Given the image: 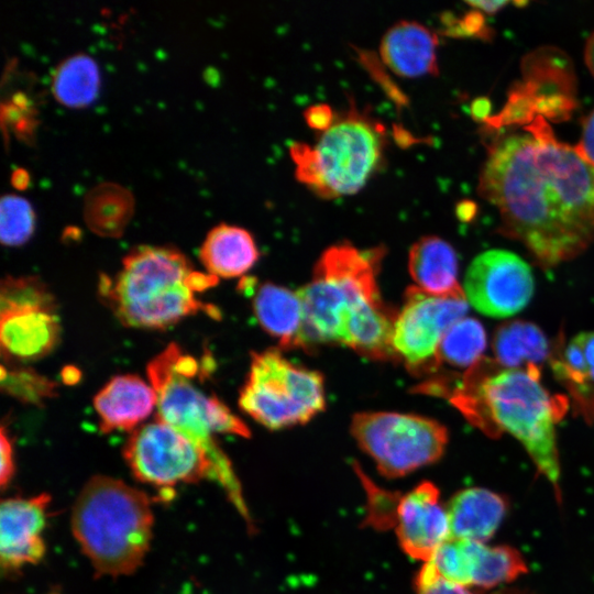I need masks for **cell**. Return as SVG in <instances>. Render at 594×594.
Instances as JSON below:
<instances>
[{"instance_id": "obj_36", "label": "cell", "mask_w": 594, "mask_h": 594, "mask_svg": "<svg viewBox=\"0 0 594 594\" xmlns=\"http://www.w3.org/2000/svg\"><path fill=\"white\" fill-rule=\"evenodd\" d=\"M584 61L590 73L594 76V32L586 41L584 48Z\"/></svg>"}, {"instance_id": "obj_5", "label": "cell", "mask_w": 594, "mask_h": 594, "mask_svg": "<svg viewBox=\"0 0 594 594\" xmlns=\"http://www.w3.org/2000/svg\"><path fill=\"white\" fill-rule=\"evenodd\" d=\"M210 367L199 366L176 343H170L147 365L150 384L157 395L156 418L172 426L207 452L218 481L229 492L238 509L245 514L238 480L215 433L249 437L250 430L217 396H207L195 383Z\"/></svg>"}, {"instance_id": "obj_11", "label": "cell", "mask_w": 594, "mask_h": 594, "mask_svg": "<svg viewBox=\"0 0 594 594\" xmlns=\"http://www.w3.org/2000/svg\"><path fill=\"white\" fill-rule=\"evenodd\" d=\"M465 299L430 295L416 286L407 289L394 322L392 345L414 373L437 370L440 342L454 323L465 318Z\"/></svg>"}, {"instance_id": "obj_4", "label": "cell", "mask_w": 594, "mask_h": 594, "mask_svg": "<svg viewBox=\"0 0 594 594\" xmlns=\"http://www.w3.org/2000/svg\"><path fill=\"white\" fill-rule=\"evenodd\" d=\"M153 513L144 492L121 480L91 477L72 510V531L97 575L133 573L152 539Z\"/></svg>"}, {"instance_id": "obj_21", "label": "cell", "mask_w": 594, "mask_h": 594, "mask_svg": "<svg viewBox=\"0 0 594 594\" xmlns=\"http://www.w3.org/2000/svg\"><path fill=\"white\" fill-rule=\"evenodd\" d=\"M199 256L207 273L232 278L243 275L255 264L258 250L248 230L220 223L206 235Z\"/></svg>"}, {"instance_id": "obj_24", "label": "cell", "mask_w": 594, "mask_h": 594, "mask_svg": "<svg viewBox=\"0 0 594 594\" xmlns=\"http://www.w3.org/2000/svg\"><path fill=\"white\" fill-rule=\"evenodd\" d=\"M99 88L96 62L86 54H75L64 59L54 70L52 90L55 98L69 107L90 103Z\"/></svg>"}, {"instance_id": "obj_23", "label": "cell", "mask_w": 594, "mask_h": 594, "mask_svg": "<svg viewBox=\"0 0 594 594\" xmlns=\"http://www.w3.org/2000/svg\"><path fill=\"white\" fill-rule=\"evenodd\" d=\"M493 350L499 365L519 369L539 365L549 355V343L539 327L515 320L502 324L495 332Z\"/></svg>"}, {"instance_id": "obj_3", "label": "cell", "mask_w": 594, "mask_h": 594, "mask_svg": "<svg viewBox=\"0 0 594 594\" xmlns=\"http://www.w3.org/2000/svg\"><path fill=\"white\" fill-rule=\"evenodd\" d=\"M218 284V277L196 271L186 255L169 246H139L123 258L113 277L102 276L99 293L128 327L166 329L182 319L219 311L196 297Z\"/></svg>"}, {"instance_id": "obj_7", "label": "cell", "mask_w": 594, "mask_h": 594, "mask_svg": "<svg viewBox=\"0 0 594 594\" xmlns=\"http://www.w3.org/2000/svg\"><path fill=\"white\" fill-rule=\"evenodd\" d=\"M386 140L385 125L352 101L314 144L292 143L296 178L324 199L355 194L382 166Z\"/></svg>"}, {"instance_id": "obj_22", "label": "cell", "mask_w": 594, "mask_h": 594, "mask_svg": "<svg viewBox=\"0 0 594 594\" xmlns=\"http://www.w3.org/2000/svg\"><path fill=\"white\" fill-rule=\"evenodd\" d=\"M262 328L286 349L301 346L302 305L297 292L272 283L258 286L253 297Z\"/></svg>"}, {"instance_id": "obj_13", "label": "cell", "mask_w": 594, "mask_h": 594, "mask_svg": "<svg viewBox=\"0 0 594 594\" xmlns=\"http://www.w3.org/2000/svg\"><path fill=\"white\" fill-rule=\"evenodd\" d=\"M428 562L441 579L464 587L490 588L527 572L516 549L463 539H448Z\"/></svg>"}, {"instance_id": "obj_1", "label": "cell", "mask_w": 594, "mask_h": 594, "mask_svg": "<svg viewBox=\"0 0 594 594\" xmlns=\"http://www.w3.org/2000/svg\"><path fill=\"white\" fill-rule=\"evenodd\" d=\"M479 193L497 209L502 232L544 266L578 255L594 239V167L544 124L493 143Z\"/></svg>"}, {"instance_id": "obj_12", "label": "cell", "mask_w": 594, "mask_h": 594, "mask_svg": "<svg viewBox=\"0 0 594 594\" xmlns=\"http://www.w3.org/2000/svg\"><path fill=\"white\" fill-rule=\"evenodd\" d=\"M463 292L479 312L509 317L524 309L532 297L534 276L528 264L516 254L490 250L472 261Z\"/></svg>"}, {"instance_id": "obj_34", "label": "cell", "mask_w": 594, "mask_h": 594, "mask_svg": "<svg viewBox=\"0 0 594 594\" xmlns=\"http://www.w3.org/2000/svg\"><path fill=\"white\" fill-rule=\"evenodd\" d=\"M576 338L582 345L590 370V376L594 385V332H581Z\"/></svg>"}, {"instance_id": "obj_26", "label": "cell", "mask_w": 594, "mask_h": 594, "mask_svg": "<svg viewBox=\"0 0 594 594\" xmlns=\"http://www.w3.org/2000/svg\"><path fill=\"white\" fill-rule=\"evenodd\" d=\"M34 227V211L26 199L14 194L1 198L0 238L4 245H22L33 234Z\"/></svg>"}, {"instance_id": "obj_15", "label": "cell", "mask_w": 594, "mask_h": 594, "mask_svg": "<svg viewBox=\"0 0 594 594\" xmlns=\"http://www.w3.org/2000/svg\"><path fill=\"white\" fill-rule=\"evenodd\" d=\"M47 494L11 497L0 507V560L6 571L37 563L45 553L43 532L46 525Z\"/></svg>"}, {"instance_id": "obj_19", "label": "cell", "mask_w": 594, "mask_h": 594, "mask_svg": "<svg viewBox=\"0 0 594 594\" xmlns=\"http://www.w3.org/2000/svg\"><path fill=\"white\" fill-rule=\"evenodd\" d=\"M408 268L416 287L440 297H465L458 282V256L439 237L416 241L409 251Z\"/></svg>"}, {"instance_id": "obj_33", "label": "cell", "mask_w": 594, "mask_h": 594, "mask_svg": "<svg viewBox=\"0 0 594 594\" xmlns=\"http://www.w3.org/2000/svg\"><path fill=\"white\" fill-rule=\"evenodd\" d=\"M450 28L452 29V33L458 35H485L483 19L481 16L475 18L473 12L470 13V16H465Z\"/></svg>"}, {"instance_id": "obj_31", "label": "cell", "mask_w": 594, "mask_h": 594, "mask_svg": "<svg viewBox=\"0 0 594 594\" xmlns=\"http://www.w3.org/2000/svg\"><path fill=\"white\" fill-rule=\"evenodd\" d=\"M575 148L594 167V109L583 121L581 139Z\"/></svg>"}, {"instance_id": "obj_10", "label": "cell", "mask_w": 594, "mask_h": 594, "mask_svg": "<svg viewBox=\"0 0 594 594\" xmlns=\"http://www.w3.org/2000/svg\"><path fill=\"white\" fill-rule=\"evenodd\" d=\"M123 454L140 482L166 491L207 476L218 480L216 466L207 452L157 418L132 431Z\"/></svg>"}, {"instance_id": "obj_37", "label": "cell", "mask_w": 594, "mask_h": 594, "mask_svg": "<svg viewBox=\"0 0 594 594\" xmlns=\"http://www.w3.org/2000/svg\"><path fill=\"white\" fill-rule=\"evenodd\" d=\"M63 380L67 384H74L79 380V372L77 369L69 366L63 371Z\"/></svg>"}, {"instance_id": "obj_35", "label": "cell", "mask_w": 594, "mask_h": 594, "mask_svg": "<svg viewBox=\"0 0 594 594\" xmlns=\"http://www.w3.org/2000/svg\"><path fill=\"white\" fill-rule=\"evenodd\" d=\"M466 3L472 8L482 10L490 14L495 13L505 6L509 4L508 1H468Z\"/></svg>"}, {"instance_id": "obj_8", "label": "cell", "mask_w": 594, "mask_h": 594, "mask_svg": "<svg viewBox=\"0 0 594 594\" xmlns=\"http://www.w3.org/2000/svg\"><path fill=\"white\" fill-rule=\"evenodd\" d=\"M239 405L272 430L305 424L324 409L323 377L294 364L277 350L253 353Z\"/></svg>"}, {"instance_id": "obj_17", "label": "cell", "mask_w": 594, "mask_h": 594, "mask_svg": "<svg viewBox=\"0 0 594 594\" xmlns=\"http://www.w3.org/2000/svg\"><path fill=\"white\" fill-rule=\"evenodd\" d=\"M438 35L415 20H399L391 25L380 42L382 62L396 75L415 78L439 73Z\"/></svg>"}, {"instance_id": "obj_29", "label": "cell", "mask_w": 594, "mask_h": 594, "mask_svg": "<svg viewBox=\"0 0 594 594\" xmlns=\"http://www.w3.org/2000/svg\"><path fill=\"white\" fill-rule=\"evenodd\" d=\"M417 594H473L464 586L441 579L431 564L426 562L417 578ZM493 594H528L517 590H504Z\"/></svg>"}, {"instance_id": "obj_30", "label": "cell", "mask_w": 594, "mask_h": 594, "mask_svg": "<svg viewBox=\"0 0 594 594\" xmlns=\"http://www.w3.org/2000/svg\"><path fill=\"white\" fill-rule=\"evenodd\" d=\"M336 117L337 114H334L331 107L326 103L312 105L304 112V118L307 124L319 132L328 129L334 121Z\"/></svg>"}, {"instance_id": "obj_6", "label": "cell", "mask_w": 594, "mask_h": 594, "mask_svg": "<svg viewBox=\"0 0 594 594\" xmlns=\"http://www.w3.org/2000/svg\"><path fill=\"white\" fill-rule=\"evenodd\" d=\"M382 248L360 250L349 243L321 254L311 280L297 290L302 305L301 346L344 344L352 321L382 302L376 282Z\"/></svg>"}, {"instance_id": "obj_25", "label": "cell", "mask_w": 594, "mask_h": 594, "mask_svg": "<svg viewBox=\"0 0 594 594\" xmlns=\"http://www.w3.org/2000/svg\"><path fill=\"white\" fill-rule=\"evenodd\" d=\"M486 334L480 321L463 318L443 336L437 354V369L441 363L454 367H473L482 360Z\"/></svg>"}, {"instance_id": "obj_9", "label": "cell", "mask_w": 594, "mask_h": 594, "mask_svg": "<svg viewBox=\"0 0 594 594\" xmlns=\"http://www.w3.org/2000/svg\"><path fill=\"white\" fill-rule=\"evenodd\" d=\"M352 436L375 462L381 474L396 479L433 463L443 453L448 431L438 421L399 413H360Z\"/></svg>"}, {"instance_id": "obj_2", "label": "cell", "mask_w": 594, "mask_h": 594, "mask_svg": "<svg viewBox=\"0 0 594 594\" xmlns=\"http://www.w3.org/2000/svg\"><path fill=\"white\" fill-rule=\"evenodd\" d=\"M481 360L469 369L451 403L491 436L507 431L521 442L538 470L556 486L560 475L556 424L565 404L542 387L537 365L496 370Z\"/></svg>"}, {"instance_id": "obj_32", "label": "cell", "mask_w": 594, "mask_h": 594, "mask_svg": "<svg viewBox=\"0 0 594 594\" xmlns=\"http://www.w3.org/2000/svg\"><path fill=\"white\" fill-rule=\"evenodd\" d=\"M12 443L7 430L1 428L0 437V483L1 486H6L7 483L11 480L14 472L13 463V450Z\"/></svg>"}, {"instance_id": "obj_27", "label": "cell", "mask_w": 594, "mask_h": 594, "mask_svg": "<svg viewBox=\"0 0 594 594\" xmlns=\"http://www.w3.org/2000/svg\"><path fill=\"white\" fill-rule=\"evenodd\" d=\"M1 388L16 399L42 405L56 395L57 385L31 369H1Z\"/></svg>"}, {"instance_id": "obj_20", "label": "cell", "mask_w": 594, "mask_h": 594, "mask_svg": "<svg viewBox=\"0 0 594 594\" xmlns=\"http://www.w3.org/2000/svg\"><path fill=\"white\" fill-rule=\"evenodd\" d=\"M506 501L485 488L472 487L455 494L448 506L449 539L484 542L501 525Z\"/></svg>"}, {"instance_id": "obj_18", "label": "cell", "mask_w": 594, "mask_h": 594, "mask_svg": "<svg viewBox=\"0 0 594 594\" xmlns=\"http://www.w3.org/2000/svg\"><path fill=\"white\" fill-rule=\"evenodd\" d=\"M157 406V395L151 384L133 374L112 377L95 396L94 407L100 429L134 430Z\"/></svg>"}, {"instance_id": "obj_14", "label": "cell", "mask_w": 594, "mask_h": 594, "mask_svg": "<svg viewBox=\"0 0 594 594\" xmlns=\"http://www.w3.org/2000/svg\"><path fill=\"white\" fill-rule=\"evenodd\" d=\"M437 486L422 482L399 497L394 527L400 547L410 558L428 562L450 536L448 512Z\"/></svg>"}, {"instance_id": "obj_28", "label": "cell", "mask_w": 594, "mask_h": 594, "mask_svg": "<svg viewBox=\"0 0 594 594\" xmlns=\"http://www.w3.org/2000/svg\"><path fill=\"white\" fill-rule=\"evenodd\" d=\"M22 306L56 308L53 294L34 276H7L1 282L0 309Z\"/></svg>"}, {"instance_id": "obj_16", "label": "cell", "mask_w": 594, "mask_h": 594, "mask_svg": "<svg viewBox=\"0 0 594 594\" xmlns=\"http://www.w3.org/2000/svg\"><path fill=\"white\" fill-rule=\"evenodd\" d=\"M56 308L22 306L0 309L2 356L29 362L48 354L57 344L61 326Z\"/></svg>"}]
</instances>
